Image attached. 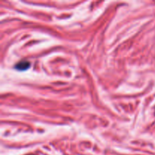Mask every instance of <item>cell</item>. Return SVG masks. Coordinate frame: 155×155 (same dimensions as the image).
<instances>
[{"mask_svg": "<svg viewBox=\"0 0 155 155\" xmlns=\"http://www.w3.org/2000/svg\"><path fill=\"white\" fill-rule=\"evenodd\" d=\"M30 62L27 61H21L19 62V63L15 65V68H16L18 71H24L28 69V68H30Z\"/></svg>", "mask_w": 155, "mask_h": 155, "instance_id": "1", "label": "cell"}]
</instances>
